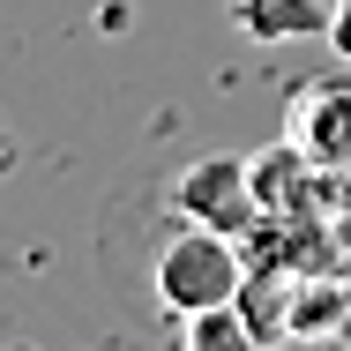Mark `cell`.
Masks as SVG:
<instances>
[{
    "label": "cell",
    "mask_w": 351,
    "mask_h": 351,
    "mask_svg": "<svg viewBox=\"0 0 351 351\" xmlns=\"http://www.w3.org/2000/svg\"><path fill=\"white\" fill-rule=\"evenodd\" d=\"M157 306L165 314H202V306H224V299H239V247H232V232H217V224H180L165 247H157Z\"/></svg>",
    "instance_id": "6da1fadb"
},
{
    "label": "cell",
    "mask_w": 351,
    "mask_h": 351,
    "mask_svg": "<svg viewBox=\"0 0 351 351\" xmlns=\"http://www.w3.org/2000/svg\"><path fill=\"white\" fill-rule=\"evenodd\" d=\"M329 53L351 60V0H329Z\"/></svg>",
    "instance_id": "8992f818"
},
{
    "label": "cell",
    "mask_w": 351,
    "mask_h": 351,
    "mask_svg": "<svg viewBox=\"0 0 351 351\" xmlns=\"http://www.w3.org/2000/svg\"><path fill=\"white\" fill-rule=\"evenodd\" d=\"M291 142L306 149V165H351V90H299Z\"/></svg>",
    "instance_id": "3957f363"
},
{
    "label": "cell",
    "mask_w": 351,
    "mask_h": 351,
    "mask_svg": "<svg viewBox=\"0 0 351 351\" xmlns=\"http://www.w3.org/2000/svg\"><path fill=\"white\" fill-rule=\"evenodd\" d=\"M232 30H239L247 45L329 38V0H232Z\"/></svg>",
    "instance_id": "277c9868"
},
{
    "label": "cell",
    "mask_w": 351,
    "mask_h": 351,
    "mask_svg": "<svg viewBox=\"0 0 351 351\" xmlns=\"http://www.w3.org/2000/svg\"><path fill=\"white\" fill-rule=\"evenodd\" d=\"M172 210L187 224H217V232H254L262 195H254V165L239 157H202L172 180Z\"/></svg>",
    "instance_id": "7a4b0ae2"
},
{
    "label": "cell",
    "mask_w": 351,
    "mask_h": 351,
    "mask_svg": "<svg viewBox=\"0 0 351 351\" xmlns=\"http://www.w3.org/2000/svg\"><path fill=\"white\" fill-rule=\"evenodd\" d=\"M180 329H187V344H195V351H217V344H254V322H247V306H239V299L187 314Z\"/></svg>",
    "instance_id": "5b68a950"
}]
</instances>
